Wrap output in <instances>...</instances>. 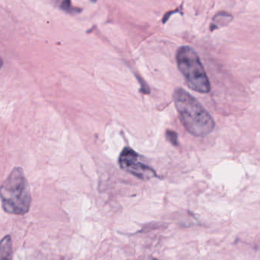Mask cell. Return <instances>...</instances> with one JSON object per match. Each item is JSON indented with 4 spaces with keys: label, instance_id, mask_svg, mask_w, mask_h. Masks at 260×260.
Here are the masks:
<instances>
[{
    "label": "cell",
    "instance_id": "9c48e42d",
    "mask_svg": "<svg viewBox=\"0 0 260 260\" xmlns=\"http://www.w3.org/2000/svg\"><path fill=\"white\" fill-rule=\"evenodd\" d=\"M94 1H95V0H94Z\"/></svg>",
    "mask_w": 260,
    "mask_h": 260
},
{
    "label": "cell",
    "instance_id": "3957f363",
    "mask_svg": "<svg viewBox=\"0 0 260 260\" xmlns=\"http://www.w3.org/2000/svg\"><path fill=\"white\" fill-rule=\"evenodd\" d=\"M177 67L189 88L200 93L210 91L211 85L197 52L188 46L180 47L176 55Z\"/></svg>",
    "mask_w": 260,
    "mask_h": 260
},
{
    "label": "cell",
    "instance_id": "ba28073f",
    "mask_svg": "<svg viewBox=\"0 0 260 260\" xmlns=\"http://www.w3.org/2000/svg\"><path fill=\"white\" fill-rule=\"evenodd\" d=\"M3 59H2L1 56H0V70H1L2 67H3Z\"/></svg>",
    "mask_w": 260,
    "mask_h": 260
},
{
    "label": "cell",
    "instance_id": "52a82bcc",
    "mask_svg": "<svg viewBox=\"0 0 260 260\" xmlns=\"http://www.w3.org/2000/svg\"><path fill=\"white\" fill-rule=\"evenodd\" d=\"M166 138L172 145H177L178 144V136L175 132L172 131V130H167Z\"/></svg>",
    "mask_w": 260,
    "mask_h": 260
},
{
    "label": "cell",
    "instance_id": "6da1fadb",
    "mask_svg": "<svg viewBox=\"0 0 260 260\" xmlns=\"http://www.w3.org/2000/svg\"><path fill=\"white\" fill-rule=\"evenodd\" d=\"M173 98L180 120L189 133L204 137L213 131L215 126L213 118L193 96L183 88H177Z\"/></svg>",
    "mask_w": 260,
    "mask_h": 260
},
{
    "label": "cell",
    "instance_id": "8992f818",
    "mask_svg": "<svg viewBox=\"0 0 260 260\" xmlns=\"http://www.w3.org/2000/svg\"><path fill=\"white\" fill-rule=\"evenodd\" d=\"M232 19H233V17L230 14L226 13V12H220V13L217 14L214 18L211 28H212V30H213L215 29L224 27L229 24Z\"/></svg>",
    "mask_w": 260,
    "mask_h": 260
},
{
    "label": "cell",
    "instance_id": "7a4b0ae2",
    "mask_svg": "<svg viewBox=\"0 0 260 260\" xmlns=\"http://www.w3.org/2000/svg\"><path fill=\"white\" fill-rule=\"evenodd\" d=\"M0 200L3 210L7 213L24 215L29 212L31 193L22 168H14L0 186Z\"/></svg>",
    "mask_w": 260,
    "mask_h": 260
},
{
    "label": "cell",
    "instance_id": "277c9868",
    "mask_svg": "<svg viewBox=\"0 0 260 260\" xmlns=\"http://www.w3.org/2000/svg\"><path fill=\"white\" fill-rule=\"evenodd\" d=\"M119 165L123 171L141 180L155 177L156 172L142 160V157L129 147L123 148L119 157Z\"/></svg>",
    "mask_w": 260,
    "mask_h": 260
},
{
    "label": "cell",
    "instance_id": "5b68a950",
    "mask_svg": "<svg viewBox=\"0 0 260 260\" xmlns=\"http://www.w3.org/2000/svg\"><path fill=\"white\" fill-rule=\"evenodd\" d=\"M13 247L12 238L6 235L0 241V260H12Z\"/></svg>",
    "mask_w": 260,
    "mask_h": 260
}]
</instances>
